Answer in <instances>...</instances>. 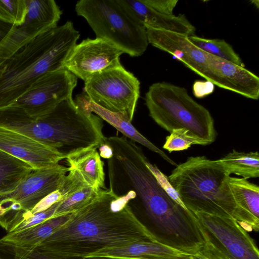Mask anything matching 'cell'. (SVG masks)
Listing matches in <instances>:
<instances>
[{"instance_id":"6da1fadb","label":"cell","mask_w":259,"mask_h":259,"mask_svg":"<svg viewBox=\"0 0 259 259\" xmlns=\"http://www.w3.org/2000/svg\"><path fill=\"white\" fill-rule=\"evenodd\" d=\"M129 202L126 194L117 195L110 188L103 189L35 247L56 257L82 258L135 242H159L138 218Z\"/></svg>"},{"instance_id":"7a4b0ae2","label":"cell","mask_w":259,"mask_h":259,"mask_svg":"<svg viewBox=\"0 0 259 259\" xmlns=\"http://www.w3.org/2000/svg\"><path fill=\"white\" fill-rule=\"evenodd\" d=\"M114 161L113 181L127 190L123 193L130 202H138L158 230L159 241L190 255L200 251L203 241L193 212L164 190L142 149L129 145L116 153Z\"/></svg>"},{"instance_id":"3957f363","label":"cell","mask_w":259,"mask_h":259,"mask_svg":"<svg viewBox=\"0 0 259 259\" xmlns=\"http://www.w3.org/2000/svg\"><path fill=\"white\" fill-rule=\"evenodd\" d=\"M80 34L71 21L35 37L0 67V108L10 106L44 74L64 68Z\"/></svg>"},{"instance_id":"277c9868","label":"cell","mask_w":259,"mask_h":259,"mask_svg":"<svg viewBox=\"0 0 259 259\" xmlns=\"http://www.w3.org/2000/svg\"><path fill=\"white\" fill-rule=\"evenodd\" d=\"M229 176L217 160L197 156L177 164L168 179L189 210L236 220L237 210L228 183Z\"/></svg>"},{"instance_id":"5b68a950","label":"cell","mask_w":259,"mask_h":259,"mask_svg":"<svg viewBox=\"0 0 259 259\" xmlns=\"http://www.w3.org/2000/svg\"><path fill=\"white\" fill-rule=\"evenodd\" d=\"M149 44L174 58L214 85L257 100L259 78L245 67L209 54L193 45L187 35L146 28Z\"/></svg>"},{"instance_id":"8992f818","label":"cell","mask_w":259,"mask_h":259,"mask_svg":"<svg viewBox=\"0 0 259 259\" xmlns=\"http://www.w3.org/2000/svg\"><path fill=\"white\" fill-rule=\"evenodd\" d=\"M145 101L150 116L168 132L185 128L203 145L215 140L217 132L210 113L185 88L166 82H156L149 87Z\"/></svg>"},{"instance_id":"52a82bcc","label":"cell","mask_w":259,"mask_h":259,"mask_svg":"<svg viewBox=\"0 0 259 259\" xmlns=\"http://www.w3.org/2000/svg\"><path fill=\"white\" fill-rule=\"evenodd\" d=\"M96 34L131 57H139L149 42L146 28L133 18L117 0H81L75 6Z\"/></svg>"},{"instance_id":"ba28073f","label":"cell","mask_w":259,"mask_h":259,"mask_svg":"<svg viewBox=\"0 0 259 259\" xmlns=\"http://www.w3.org/2000/svg\"><path fill=\"white\" fill-rule=\"evenodd\" d=\"M193 213L203 241L199 251L202 255L209 259H259L254 241L233 218Z\"/></svg>"},{"instance_id":"9c48e42d","label":"cell","mask_w":259,"mask_h":259,"mask_svg":"<svg viewBox=\"0 0 259 259\" xmlns=\"http://www.w3.org/2000/svg\"><path fill=\"white\" fill-rule=\"evenodd\" d=\"M140 89L138 79L121 64L91 76L84 81L83 92L95 104L132 122Z\"/></svg>"},{"instance_id":"30bf717a","label":"cell","mask_w":259,"mask_h":259,"mask_svg":"<svg viewBox=\"0 0 259 259\" xmlns=\"http://www.w3.org/2000/svg\"><path fill=\"white\" fill-rule=\"evenodd\" d=\"M68 172L60 164L33 169L13 191L0 194V219L5 224H18L23 214L39 201L57 190Z\"/></svg>"},{"instance_id":"8fae6325","label":"cell","mask_w":259,"mask_h":259,"mask_svg":"<svg viewBox=\"0 0 259 259\" xmlns=\"http://www.w3.org/2000/svg\"><path fill=\"white\" fill-rule=\"evenodd\" d=\"M77 82V78L65 68L48 72L37 79L9 106L21 110L32 118H41L61 102L72 98Z\"/></svg>"},{"instance_id":"7c38bea8","label":"cell","mask_w":259,"mask_h":259,"mask_svg":"<svg viewBox=\"0 0 259 259\" xmlns=\"http://www.w3.org/2000/svg\"><path fill=\"white\" fill-rule=\"evenodd\" d=\"M123 52L101 38H87L74 47L64 68L85 81L93 75L121 65Z\"/></svg>"},{"instance_id":"4fadbf2b","label":"cell","mask_w":259,"mask_h":259,"mask_svg":"<svg viewBox=\"0 0 259 259\" xmlns=\"http://www.w3.org/2000/svg\"><path fill=\"white\" fill-rule=\"evenodd\" d=\"M0 150L34 169L55 166L64 158L55 149L26 135L0 126Z\"/></svg>"},{"instance_id":"5bb4252c","label":"cell","mask_w":259,"mask_h":259,"mask_svg":"<svg viewBox=\"0 0 259 259\" xmlns=\"http://www.w3.org/2000/svg\"><path fill=\"white\" fill-rule=\"evenodd\" d=\"M127 12L146 28L163 30L189 36L196 29L184 14L168 15L157 12L143 0H117Z\"/></svg>"},{"instance_id":"9a60e30c","label":"cell","mask_w":259,"mask_h":259,"mask_svg":"<svg viewBox=\"0 0 259 259\" xmlns=\"http://www.w3.org/2000/svg\"><path fill=\"white\" fill-rule=\"evenodd\" d=\"M228 183L235 202L236 222L245 231L259 228V187L247 179L229 176Z\"/></svg>"},{"instance_id":"2e32d148","label":"cell","mask_w":259,"mask_h":259,"mask_svg":"<svg viewBox=\"0 0 259 259\" xmlns=\"http://www.w3.org/2000/svg\"><path fill=\"white\" fill-rule=\"evenodd\" d=\"M74 101L76 105L84 112L96 113L121 133L125 137L134 142L141 144L149 150L158 154L170 164L177 165V163L166 153L140 134L132 124V122L122 114L109 111L95 104L83 92L77 95Z\"/></svg>"},{"instance_id":"e0dca14e","label":"cell","mask_w":259,"mask_h":259,"mask_svg":"<svg viewBox=\"0 0 259 259\" xmlns=\"http://www.w3.org/2000/svg\"><path fill=\"white\" fill-rule=\"evenodd\" d=\"M190 255L158 241H141L123 246L101 250L87 257L117 259H163L188 258Z\"/></svg>"},{"instance_id":"ac0fdd59","label":"cell","mask_w":259,"mask_h":259,"mask_svg":"<svg viewBox=\"0 0 259 259\" xmlns=\"http://www.w3.org/2000/svg\"><path fill=\"white\" fill-rule=\"evenodd\" d=\"M68 169H75L92 186L106 189L104 162L97 150L93 148L66 159Z\"/></svg>"},{"instance_id":"d6986e66","label":"cell","mask_w":259,"mask_h":259,"mask_svg":"<svg viewBox=\"0 0 259 259\" xmlns=\"http://www.w3.org/2000/svg\"><path fill=\"white\" fill-rule=\"evenodd\" d=\"M70 215L69 214L48 219L30 228L8 233L2 239L19 246H37L65 224Z\"/></svg>"},{"instance_id":"ffe728a7","label":"cell","mask_w":259,"mask_h":259,"mask_svg":"<svg viewBox=\"0 0 259 259\" xmlns=\"http://www.w3.org/2000/svg\"><path fill=\"white\" fill-rule=\"evenodd\" d=\"M27 13L24 22L47 31L56 26L62 11L54 0H26Z\"/></svg>"},{"instance_id":"44dd1931","label":"cell","mask_w":259,"mask_h":259,"mask_svg":"<svg viewBox=\"0 0 259 259\" xmlns=\"http://www.w3.org/2000/svg\"><path fill=\"white\" fill-rule=\"evenodd\" d=\"M33 169L26 163L0 150V194L13 191Z\"/></svg>"},{"instance_id":"7402d4cb","label":"cell","mask_w":259,"mask_h":259,"mask_svg":"<svg viewBox=\"0 0 259 259\" xmlns=\"http://www.w3.org/2000/svg\"><path fill=\"white\" fill-rule=\"evenodd\" d=\"M217 160L230 176L235 174L245 179L259 176V154L257 151L244 152L233 150Z\"/></svg>"},{"instance_id":"603a6c76","label":"cell","mask_w":259,"mask_h":259,"mask_svg":"<svg viewBox=\"0 0 259 259\" xmlns=\"http://www.w3.org/2000/svg\"><path fill=\"white\" fill-rule=\"evenodd\" d=\"M189 40L200 50L217 57L244 67V64L232 47L223 39H207L196 35L188 36Z\"/></svg>"},{"instance_id":"cb8c5ba5","label":"cell","mask_w":259,"mask_h":259,"mask_svg":"<svg viewBox=\"0 0 259 259\" xmlns=\"http://www.w3.org/2000/svg\"><path fill=\"white\" fill-rule=\"evenodd\" d=\"M102 190L87 185L69 194L59 202L52 218L80 210L91 203Z\"/></svg>"},{"instance_id":"d4e9b609","label":"cell","mask_w":259,"mask_h":259,"mask_svg":"<svg viewBox=\"0 0 259 259\" xmlns=\"http://www.w3.org/2000/svg\"><path fill=\"white\" fill-rule=\"evenodd\" d=\"M26 0H0V21L14 26H20L27 13Z\"/></svg>"},{"instance_id":"484cf974","label":"cell","mask_w":259,"mask_h":259,"mask_svg":"<svg viewBox=\"0 0 259 259\" xmlns=\"http://www.w3.org/2000/svg\"><path fill=\"white\" fill-rule=\"evenodd\" d=\"M165 138L163 149L169 152L188 149L192 145H203L199 140L191 136L185 128L174 130Z\"/></svg>"},{"instance_id":"4316f807","label":"cell","mask_w":259,"mask_h":259,"mask_svg":"<svg viewBox=\"0 0 259 259\" xmlns=\"http://www.w3.org/2000/svg\"><path fill=\"white\" fill-rule=\"evenodd\" d=\"M59 202L54 204L46 210L35 213L24 219L14 228L12 232L30 228L52 218Z\"/></svg>"},{"instance_id":"83f0119b","label":"cell","mask_w":259,"mask_h":259,"mask_svg":"<svg viewBox=\"0 0 259 259\" xmlns=\"http://www.w3.org/2000/svg\"><path fill=\"white\" fill-rule=\"evenodd\" d=\"M63 199V196L61 191L58 189L42 199L30 210L23 213L20 223L24 219L35 213L46 210L54 204Z\"/></svg>"},{"instance_id":"f1b7e54d","label":"cell","mask_w":259,"mask_h":259,"mask_svg":"<svg viewBox=\"0 0 259 259\" xmlns=\"http://www.w3.org/2000/svg\"><path fill=\"white\" fill-rule=\"evenodd\" d=\"M154 10L166 14L172 15L178 0H143Z\"/></svg>"},{"instance_id":"f546056e","label":"cell","mask_w":259,"mask_h":259,"mask_svg":"<svg viewBox=\"0 0 259 259\" xmlns=\"http://www.w3.org/2000/svg\"><path fill=\"white\" fill-rule=\"evenodd\" d=\"M194 96L198 98H204L212 94L214 90V84L208 80H196L192 87Z\"/></svg>"},{"instance_id":"4dcf8cb0","label":"cell","mask_w":259,"mask_h":259,"mask_svg":"<svg viewBox=\"0 0 259 259\" xmlns=\"http://www.w3.org/2000/svg\"><path fill=\"white\" fill-rule=\"evenodd\" d=\"M22 259H117L104 257H87L82 258H60L49 255L36 248L29 250L24 255Z\"/></svg>"},{"instance_id":"1f68e13d","label":"cell","mask_w":259,"mask_h":259,"mask_svg":"<svg viewBox=\"0 0 259 259\" xmlns=\"http://www.w3.org/2000/svg\"><path fill=\"white\" fill-rule=\"evenodd\" d=\"M99 149L100 156L107 159L112 156V152L110 146L104 142L99 146Z\"/></svg>"},{"instance_id":"d6a6232c","label":"cell","mask_w":259,"mask_h":259,"mask_svg":"<svg viewBox=\"0 0 259 259\" xmlns=\"http://www.w3.org/2000/svg\"><path fill=\"white\" fill-rule=\"evenodd\" d=\"M13 25L0 21V42L7 35Z\"/></svg>"},{"instance_id":"836d02e7","label":"cell","mask_w":259,"mask_h":259,"mask_svg":"<svg viewBox=\"0 0 259 259\" xmlns=\"http://www.w3.org/2000/svg\"><path fill=\"white\" fill-rule=\"evenodd\" d=\"M189 259H209L203 255L199 251L194 254L191 255Z\"/></svg>"},{"instance_id":"e575fe53","label":"cell","mask_w":259,"mask_h":259,"mask_svg":"<svg viewBox=\"0 0 259 259\" xmlns=\"http://www.w3.org/2000/svg\"><path fill=\"white\" fill-rule=\"evenodd\" d=\"M189 257L188 258H163V259H189Z\"/></svg>"}]
</instances>
